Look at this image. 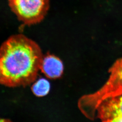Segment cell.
I'll use <instances>...</instances> for the list:
<instances>
[{
	"instance_id": "obj_1",
	"label": "cell",
	"mask_w": 122,
	"mask_h": 122,
	"mask_svg": "<svg viewBox=\"0 0 122 122\" xmlns=\"http://www.w3.org/2000/svg\"><path fill=\"white\" fill-rule=\"evenodd\" d=\"M44 56L38 44L21 34L9 37L0 47V84L25 86L36 80Z\"/></svg>"
},
{
	"instance_id": "obj_2",
	"label": "cell",
	"mask_w": 122,
	"mask_h": 122,
	"mask_svg": "<svg viewBox=\"0 0 122 122\" xmlns=\"http://www.w3.org/2000/svg\"><path fill=\"white\" fill-rule=\"evenodd\" d=\"M107 81L95 92L83 95L79 100L78 107L87 119L94 120L99 104L105 99L122 95V56L109 69Z\"/></svg>"
},
{
	"instance_id": "obj_3",
	"label": "cell",
	"mask_w": 122,
	"mask_h": 122,
	"mask_svg": "<svg viewBox=\"0 0 122 122\" xmlns=\"http://www.w3.org/2000/svg\"><path fill=\"white\" fill-rule=\"evenodd\" d=\"M8 2L19 20L28 25L42 21L50 6L49 0H8Z\"/></svg>"
},
{
	"instance_id": "obj_4",
	"label": "cell",
	"mask_w": 122,
	"mask_h": 122,
	"mask_svg": "<svg viewBox=\"0 0 122 122\" xmlns=\"http://www.w3.org/2000/svg\"><path fill=\"white\" fill-rule=\"evenodd\" d=\"M103 122H122V95L103 100L96 112V119Z\"/></svg>"
},
{
	"instance_id": "obj_5",
	"label": "cell",
	"mask_w": 122,
	"mask_h": 122,
	"mask_svg": "<svg viewBox=\"0 0 122 122\" xmlns=\"http://www.w3.org/2000/svg\"><path fill=\"white\" fill-rule=\"evenodd\" d=\"M41 70L49 78H58L62 76L63 73V64L62 61L55 55H48L44 56Z\"/></svg>"
},
{
	"instance_id": "obj_6",
	"label": "cell",
	"mask_w": 122,
	"mask_h": 122,
	"mask_svg": "<svg viewBox=\"0 0 122 122\" xmlns=\"http://www.w3.org/2000/svg\"><path fill=\"white\" fill-rule=\"evenodd\" d=\"M50 89V84L47 80L41 78L35 82L31 87V90L35 95L43 97L48 93Z\"/></svg>"
},
{
	"instance_id": "obj_7",
	"label": "cell",
	"mask_w": 122,
	"mask_h": 122,
	"mask_svg": "<svg viewBox=\"0 0 122 122\" xmlns=\"http://www.w3.org/2000/svg\"><path fill=\"white\" fill-rule=\"evenodd\" d=\"M9 121H10L9 120H8V119H6L0 118V122H9Z\"/></svg>"
}]
</instances>
